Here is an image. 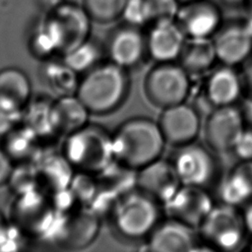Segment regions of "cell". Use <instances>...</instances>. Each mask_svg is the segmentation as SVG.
<instances>
[{"label": "cell", "instance_id": "obj_1", "mask_svg": "<svg viewBox=\"0 0 252 252\" xmlns=\"http://www.w3.org/2000/svg\"><path fill=\"white\" fill-rule=\"evenodd\" d=\"M130 88L129 70L107 60L84 73L76 94L91 113L107 114L125 102Z\"/></svg>", "mask_w": 252, "mask_h": 252}, {"label": "cell", "instance_id": "obj_2", "mask_svg": "<svg viewBox=\"0 0 252 252\" xmlns=\"http://www.w3.org/2000/svg\"><path fill=\"white\" fill-rule=\"evenodd\" d=\"M112 139L115 159L137 170L161 158L166 144L158 121L146 116L123 121Z\"/></svg>", "mask_w": 252, "mask_h": 252}, {"label": "cell", "instance_id": "obj_3", "mask_svg": "<svg viewBox=\"0 0 252 252\" xmlns=\"http://www.w3.org/2000/svg\"><path fill=\"white\" fill-rule=\"evenodd\" d=\"M162 205L136 188L118 198L109 214L115 234L128 242L146 241L162 220Z\"/></svg>", "mask_w": 252, "mask_h": 252}, {"label": "cell", "instance_id": "obj_4", "mask_svg": "<svg viewBox=\"0 0 252 252\" xmlns=\"http://www.w3.org/2000/svg\"><path fill=\"white\" fill-rule=\"evenodd\" d=\"M63 156L80 172L97 175L115 160L112 133L105 128L87 124L67 136Z\"/></svg>", "mask_w": 252, "mask_h": 252}, {"label": "cell", "instance_id": "obj_5", "mask_svg": "<svg viewBox=\"0 0 252 252\" xmlns=\"http://www.w3.org/2000/svg\"><path fill=\"white\" fill-rule=\"evenodd\" d=\"M197 232L207 249L226 252L246 247L249 236L241 208L221 202L215 203Z\"/></svg>", "mask_w": 252, "mask_h": 252}, {"label": "cell", "instance_id": "obj_6", "mask_svg": "<svg viewBox=\"0 0 252 252\" xmlns=\"http://www.w3.org/2000/svg\"><path fill=\"white\" fill-rule=\"evenodd\" d=\"M92 21L83 5L63 1L39 25L56 54L63 56L90 38Z\"/></svg>", "mask_w": 252, "mask_h": 252}, {"label": "cell", "instance_id": "obj_7", "mask_svg": "<svg viewBox=\"0 0 252 252\" xmlns=\"http://www.w3.org/2000/svg\"><path fill=\"white\" fill-rule=\"evenodd\" d=\"M191 79L177 61L159 62L146 74L143 89L148 100L162 109L187 100L192 89Z\"/></svg>", "mask_w": 252, "mask_h": 252}, {"label": "cell", "instance_id": "obj_8", "mask_svg": "<svg viewBox=\"0 0 252 252\" xmlns=\"http://www.w3.org/2000/svg\"><path fill=\"white\" fill-rule=\"evenodd\" d=\"M214 154L207 145L196 142L175 147L170 160L181 184L207 188L215 182L219 165Z\"/></svg>", "mask_w": 252, "mask_h": 252}, {"label": "cell", "instance_id": "obj_9", "mask_svg": "<svg viewBox=\"0 0 252 252\" xmlns=\"http://www.w3.org/2000/svg\"><path fill=\"white\" fill-rule=\"evenodd\" d=\"M245 126L241 110L236 105L214 107L204 125L206 145L218 154L230 153Z\"/></svg>", "mask_w": 252, "mask_h": 252}, {"label": "cell", "instance_id": "obj_10", "mask_svg": "<svg viewBox=\"0 0 252 252\" xmlns=\"http://www.w3.org/2000/svg\"><path fill=\"white\" fill-rule=\"evenodd\" d=\"M158 123L165 143L173 147L195 142L202 127L199 111L186 101L162 108Z\"/></svg>", "mask_w": 252, "mask_h": 252}, {"label": "cell", "instance_id": "obj_11", "mask_svg": "<svg viewBox=\"0 0 252 252\" xmlns=\"http://www.w3.org/2000/svg\"><path fill=\"white\" fill-rule=\"evenodd\" d=\"M104 48L109 61L127 70L138 67L149 57L146 33L142 28L128 24L112 31Z\"/></svg>", "mask_w": 252, "mask_h": 252}, {"label": "cell", "instance_id": "obj_12", "mask_svg": "<svg viewBox=\"0 0 252 252\" xmlns=\"http://www.w3.org/2000/svg\"><path fill=\"white\" fill-rule=\"evenodd\" d=\"M214 205L215 201L207 188L182 184L162 207L167 217L197 229Z\"/></svg>", "mask_w": 252, "mask_h": 252}, {"label": "cell", "instance_id": "obj_13", "mask_svg": "<svg viewBox=\"0 0 252 252\" xmlns=\"http://www.w3.org/2000/svg\"><path fill=\"white\" fill-rule=\"evenodd\" d=\"M196 228L167 217L147 238L146 246L155 252H190L201 249Z\"/></svg>", "mask_w": 252, "mask_h": 252}, {"label": "cell", "instance_id": "obj_14", "mask_svg": "<svg viewBox=\"0 0 252 252\" xmlns=\"http://www.w3.org/2000/svg\"><path fill=\"white\" fill-rule=\"evenodd\" d=\"M175 21L186 37L212 38L221 26V14L212 1L197 0L181 5Z\"/></svg>", "mask_w": 252, "mask_h": 252}, {"label": "cell", "instance_id": "obj_15", "mask_svg": "<svg viewBox=\"0 0 252 252\" xmlns=\"http://www.w3.org/2000/svg\"><path fill=\"white\" fill-rule=\"evenodd\" d=\"M170 159L159 158L137 170V188L165 204L181 186Z\"/></svg>", "mask_w": 252, "mask_h": 252}, {"label": "cell", "instance_id": "obj_16", "mask_svg": "<svg viewBox=\"0 0 252 252\" xmlns=\"http://www.w3.org/2000/svg\"><path fill=\"white\" fill-rule=\"evenodd\" d=\"M212 39L220 64L240 67L252 54V33L243 22L221 25Z\"/></svg>", "mask_w": 252, "mask_h": 252}, {"label": "cell", "instance_id": "obj_17", "mask_svg": "<svg viewBox=\"0 0 252 252\" xmlns=\"http://www.w3.org/2000/svg\"><path fill=\"white\" fill-rule=\"evenodd\" d=\"M204 94L213 108L235 105L244 96L240 70H237V67L224 64L214 67L207 74Z\"/></svg>", "mask_w": 252, "mask_h": 252}, {"label": "cell", "instance_id": "obj_18", "mask_svg": "<svg viewBox=\"0 0 252 252\" xmlns=\"http://www.w3.org/2000/svg\"><path fill=\"white\" fill-rule=\"evenodd\" d=\"M146 35L148 56L156 63L177 61L187 38L176 21L152 24Z\"/></svg>", "mask_w": 252, "mask_h": 252}, {"label": "cell", "instance_id": "obj_19", "mask_svg": "<svg viewBox=\"0 0 252 252\" xmlns=\"http://www.w3.org/2000/svg\"><path fill=\"white\" fill-rule=\"evenodd\" d=\"M99 225V217L91 209L68 214L58 226L56 242L69 249L86 247L96 237Z\"/></svg>", "mask_w": 252, "mask_h": 252}, {"label": "cell", "instance_id": "obj_20", "mask_svg": "<svg viewBox=\"0 0 252 252\" xmlns=\"http://www.w3.org/2000/svg\"><path fill=\"white\" fill-rule=\"evenodd\" d=\"M219 202L242 208L252 201V160H238L218 182Z\"/></svg>", "mask_w": 252, "mask_h": 252}, {"label": "cell", "instance_id": "obj_21", "mask_svg": "<svg viewBox=\"0 0 252 252\" xmlns=\"http://www.w3.org/2000/svg\"><path fill=\"white\" fill-rule=\"evenodd\" d=\"M90 110L84 102L75 94L58 96L52 103L53 123L57 133L70 135L89 122Z\"/></svg>", "mask_w": 252, "mask_h": 252}, {"label": "cell", "instance_id": "obj_22", "mask_svg": "<svg viewBox=\"0 0 252 252\" xmlns=\"http://www.w3.org/2000/svg\"><path fill=\"white\" fill-rule=\"evenodd\" d=\"M218 61L212 38L187 37L177 62L191 77L207 75Z\"/></svg>", "mask_w": 252, "mask_h": 252}, {"label": "cell", "instance_id": "obj_23", "mask_svg": "<svg viewBox=\"0 0 252 252\" xmlns=\"http://www.w3.org/2000/svg\"><path fill=\"white\" fill-rule=\"evenodd\" d=\"M0 97L24 108L32 97V84L27 74L16 67L0 70Z\"/></svg>", "mask_w": 252, "mask_h": 252}, {"label": "cell", "instance_id": "obj_24", "mask_svg": "<svg viewBox=\"0 0 252 252\" xmlns=\"http://www.w3.org/2000/svg\"><path fill=\"white\" fill-rule=\"evenodd\" d=\"M95 176L100 186L119 197L137 188V169L116 159Z\"/></svg>", "mask_w": 252, "mask_h": 252}, {"label": "cell", "instance_id": "obj_25", "mask_svg": "<svg viewBox=\"0 0 252 252\" xmlns=\"http://www.w3.org/2000/svg\"><path fill=\"white\" fill-rule=\"evenodd\" d=\"M52 102L46 100L29 101L23 108V118L25 125L32 129L37 136H48L57 133L53 123Z\"/></svg>", "mask_w": 252, "mask_h": 252}, {"label": "cell", "instance_id": "obj_26", "mask_svg": "<svg viewBox=\"0 0 252 252\" xmlns=\"http://www.w3.org/2000/svg\"><path fill=\"white\" fill-rule=\"evenodd\" d=\"M105 48L103 49L95 41L90 38L67 54L63 55V61L75 72L86 73L102 62Z\"/></svg>", "mask_w": 252, "mask_h": 252}, {"label": "cell", "instance_id": "obj_27", "mask_svg": "<svg viewBox=\"0 0 252 252\" xmlns=\"http://www.w3.org/2000/svg\"><path fill=\"white\" fill-rule=\"evenodd\" d=\"M72 165L64 156L51 158L37 170L39 180L51 186L54 192L66 189L73 179Z\"/></svg>", "mask_w": 252, "mask_h": 252}, {"label": "cell", "instance_id": "obj_28", "mask_svg": "<svg viewBox=\"0 0 252 252\" xmlns=\"http://www.w3.org/2000/svg\"><path fill=\"white\" fill-rule=\"evenodd\" d=\"M45 69V77L48 86L59 96L67 94H75L80 80L77 79L78 73L70 68L64 61L50 62Z\"/></svg>", "mask_w": 252, "mask_h": 252}, {"label": "cell", "instance_id": "obj_29", "mask_svg": "<svg viewBox=\"0 0 252 252\" xmlns=\"http://www.w3.org/2000/svg\"><path fill=\"white\" fill-rule=\"evenodd\" d=\"M20 126V125H19ZM17 126L5 138V151L13 158L25 159L30 158L35 147L38 136L29 127Z\"/></svg>", "mask_w": 252, "mask_h": 252}, {"label": "cell", "instance_id": "obj_30", "mask_svg": "<svg viewBox=\"0 0 252 252\" xmlns=\"http://www.w3.org/2000/svg\"><path fill=\"white\" fill-rule=\"evenodd\" d=\"M127 0H83V6L93 21L108 24L121 18Z\"/></svg>", "mask_w": 252, "mask_h": 252}, {"label": "cell", "instance_id": "obj_31", "mask_svg": "<svg viewBox=\"0 0 252 252\" xmlns=\"http://www.w3.org/2000/svg\"><path fill=\"white\" fill-rule=\"evenodd\" d=\"M150 24L175 21L180 4L177 0H146Z\"/></svg>", "mask_w": 252, "mask_h": 252}, {"label": "cell", "instance_id": "obj_32", "mask_svg": "<svg viewBox=\"0 0 252 252\" xmlns=\"http://www.w3.org/2000/svg\"><path fill=\"white\" fill-rule=\"evenodd\" d=\"M23 108L14 102L0 97V139H4L12 130L20 125Z\"/></svg>", "mask_w": 252, "mask_h": 252}, {"label": "cell", "instance_id": "obj_33", "mask_svg": "<svg viewBox=\"0 0 252 252\" xmlns=\"http://www.w3.org/2000/svg\"><path fill=\"white\" fill-rule=\"evenodd\" d=\"M121 18L125 24L138 28L150 24L146 0H127Z\"/></svg>", "mask_w": 252, "mask_h": 252}, {"label": "cell", "instance_id": "obj_34", "mask_svg": "<svg viewBox=\"0 0 252 252\" xmlns=\"http://www.w3.org/2000/svg\"><path fill=\"white\" fill-rule=\"evenodd\" d=\"M231 153L238 160H252V128L245 126L236 139Z\"/></svg>", "mask_w": 252, "mask_h": 252}, {"label": "cell", "instance_id": "obj_35", "mask_svg": "<svg viewBox=\"0 0 252 252\" xmlns=\"http://www.w3.org/2000/svg\"><path fill=\"white\" fill-rule=\"evenodd\" d=\"M14 168L13 158L4 149H0V185L9 182Z\"/></svg>", "mask_w": 252, "mask_h": 252}, {"label": "cell", "instance_id": "obj_36", "mask_svg": "<svg viewBox=\"0 0 252 252\" xmlns=\"http://www.w3.org/2000/svg\"><path fill=\"white\" fill-rule=\"evenodd\" d=\"M240 73L243 82L244 96L252 97V54L240 66Z\"/></svg>", "mask_w": 252, "mask_h": 252}, {"label": "cell", "instance_id": "obj_37", "mask_svg": "<svg viewBox=\"0 0 252 252\" xmlns=\"http://www.w3.org/2000/svg\"><path fill=\"white\" fill-rule=\"evenodd\" d=\"M245 125L252 128V97L243 96L239 106Z\"/></svg>", "mask_w": 252, "mask_h": 252}, {"label": "cell", "instance_id": "obj_38", "mask_svg": "<svg viewBox=\"0 0 252 252\" xmlns=\"http://www.w3.org/2000/svg\"><path fill=\"white\" fill-rule=\"evenodd\" d=\"M244 223L249 235H252V201L241 208Z\"/></svg>", "mask_w": 252, "mask_h": 252}, {"label": "cell", "instance_id": "obj_39", "mask_svg": "<svg viewBox=\"0 0 252 252\" xmlns=\"http://www.w3.org/2000/svg\"><path fill=\"white\" fill-rule=\"evenodd\" d=\"M243 6L245 11V19L242 22L252 33V0H245Z\"/></svg>", "mask_w": 252, "mask_h": 252}, {"label": "cell", "instance_id": "obj_40", "mask_svg": "<svg viewBox=\"0 0 252 252\" xmlns=\"http://www.w3.org/2000/svg\"><path fill=\"white\" fill-rule=\"evenodd\" d=\"M5 228H6V222H5V220H4V218H3V216L0 212V240H1V237L3 235V232H4Z\"/></svg>", "mask_w": 252, "mask_h": 252}, {"label": "cell", "instance_id": "obj_41", "mask_svg": "<svg viewBox=\"0 0 252 252\" xmlns=\"http://www.w3.org/2000/svg\"><path fill=\"white\" fill-rule=\"evenodd\" d=\"M224 3L228 4V5H238V4H242L245 2V0H222Z\"/></svg>", "mask_w": 252, "mask_h": 252}, {"label": "cell", "instance_id": "obj_42", "mask_svg": "<svg viewBox=\"0 0 252 252\" xmlns=\"http://www.w3.org/2000/svg\"><path fill=\"white\" fill-rule=\"evenodd\" d=\"M181 5H184V4H188V3H191V2H194V1H197V0H177Z\"/></svg>", "mask_w": 252, "mask_h": 252}]
</instances>
